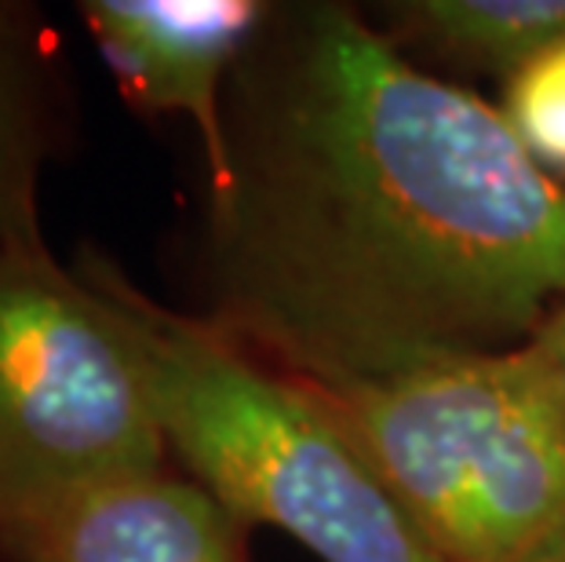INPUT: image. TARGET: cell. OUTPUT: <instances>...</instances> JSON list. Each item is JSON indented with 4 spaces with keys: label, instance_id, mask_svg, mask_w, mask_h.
Segmentation results:
<instances>
[{
    "label": "cell",
    "instance_id": "6da1fadb",
    "mask_svg": "<svg viewBox=\"0 0 565 562\" xmlns=\"http://www.w3.org/2000/svg\"><path fill=\"white\" fill-rule=\"evenodd\" d=\"M204 321L324 391L500 354L565 300V194L497 103L340 0L270 4L223 106Z\"/></svg>",
    "mask_w": 565,
    "mask_h": 562
},
{
    "label": "cell",
    "instance_id": "30bf717a",
    "mask_svg": "<svg viewBox=\"0 0 565 562\" xmlns=\"http://www.w3.org/2000/svg\"><path fill=\"white\" fill-rule=\"evenodd\" d=\"M519 354L529 373H533L536 388L544 391V399L551 402V410H555L565 424V300L551 310L544 326L519 347Z\"/></svg>",
    "mask_w": 565,
    "mask_h": 562
},
{
    "label": "cell",
    "instance_id": "52a82bcc",
    "mask_svg": "<svg viewBox=\"0 0 565 562\" xmlns=\"http://www.w3.org/2000/svg\"><path fill=\"white\" fill-rule=\"evenodd\" d=\"M66 136V85L44 15L0 0V253L47 245L41 187Z\"/></svg>",
    "mask_w": 565,
    "mask_h": 562
},
{
    "label": "cell",
    "instance_id": "8992f818",
    "mask_svg": "<svg viewBox=\"0 0 565 562\" xmlns=\"http://www.w3.org/2000/svg\"><path fill=\"white\" fill-rule=\"evenodd\" d=\"M245 533L198 483L161 468L55 505L0 562H245Z\"/></svg>",
    "mask_w": 565,
    "mask_h": 562
},
{
    "label": "cell",
    "instance_id": "8fae6325",
    "mask_svg": "<svg viewBox=\"0 0 565 562\" xmlns=\"http://www.w3.org/2000/svg\"><path fill=\"white\" fill-rule=\"evenodd\" d=\"M544 562H565V544H558L555 552H551V555H547Z\"/></svg>",
    "mask_w": 565,
    "mask_h": 562
},
{
    "label": "cell",
    "instance_id": "9c48e42d",
    "mask_svg": "<svg viewBox=\"0 0 565 562\" xmlns=\"http://www.w3.org/2000/svg\"><path fill=\"white\" fill-rule=\"evenodd\" d=\"M497 106L536 169L565 194V41L503 81Z\"/></svg>",
    "mask_w": 565,
    "mask_h": 562
},
{
    "label": "cell",
    "instance_id": "7a4b0ae2",
    "mask_svg": "<svg viewBox=\"0 0 565 562\" xmlns=\"http://www.w3.org/2000/svg\"><path fill=\"white\" fill-rule=\"evenodd\" d=\"M74 267L136 343L168 457L245 530L274 526L321 562H441L315 388L158 304L99 248Z\"/></svg>",
    "mask_w": 565,
    "mask_h": 562
},
{
    "label": "cell",
    "instance_id": "3957f363",
    "mask_svg": "<svg viewBox=\"0 0 565 562\" xmlns=\"http://www.w3.org/2000/svg\"><path fill=\"white\" fill-rule=\"evenodd\" d=\"M315 391L441 562H544L565 544V424L519 351Z\"/></svg>",
    "mask_w": 565,
    "mask_h": 562
},
{
    "label": "cell",
    "instance_id": "5b68a950",
    "mask_svg": "<svg viewBox=\"0 0 565 562\" xmlns=\"http://www.w3.org/2000/svg\"><path fill=\"white\" fill-rule=\"evenodd\" d=\"M267 8V0H81L77 19L128 106L194 125L209 183L226 161V88Z\"/></svg>",
    "mask_w": 565,
    "mask_h": 562
},
{
    "label": "cell",
    "instance_id": "277c9868",
    "mask_svg": "<svg viewBox=\"0 0 565 562\" xmlns=\"http://www.w3.org/2000/svg\"><path fill=\"white\" fill-rule=\"evenodd\" d=\"M168 464L110 300L47 245L0 253V548L84 489Z\"/></svg>",
    "mask_w": 565,
    "mask_h": 562
},
{
    "label": "cell",
    "instance_id": "ba28073f",
    "mask_svg": "<svg viewBox=\"0 0 565 562\" xmlns=\"http://www.w3.org/2000/svg\"><path fill=\"white\" fill-rule=\"evenodd\" d=\"M365 15L408 59L511 81L565 41V0H383Z\"/></svg>",
    "mask_w": 565,
    "mask_h": 562
}]
</instances>
